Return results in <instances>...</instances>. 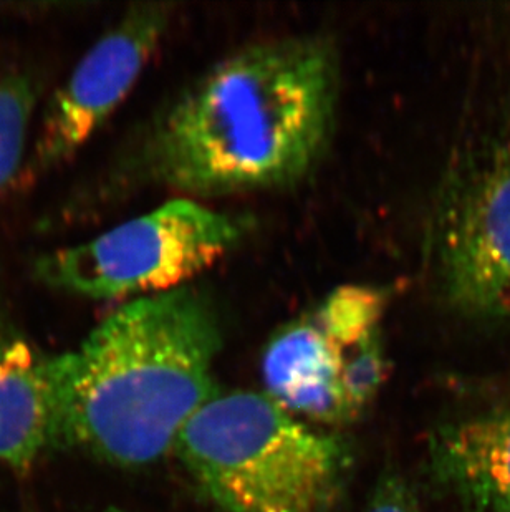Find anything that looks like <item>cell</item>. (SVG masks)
Returning <instances> with one entry per match:
<instances>
[{
    "mask_svg": "<svg viewBox=\"0 0 510 512\" xmlns=\"http://www.w3.org/2000/svg\"><path fill=\"white\" fill-rule=\"evenodd\" d=\"M37 102L39 85L30 73L0 72V191L25 166Z\"/></svg>",
    "mask_w": 510,
    "mask_h": 512,
    "instance_id": "10",
    "label": "cell"
},
{
    "mask_svg": "<svg viewBox=\"0 0 510 512\" xmlns=\"http://www.w3.org/2000/svg\"><path fill=\"white\" fill-rule=\"evenodd\" d=\"M247 224L189 198L173 199L90 241L45 252L34 277L92 300H128L188 287L242 241Z\"/></svg>",
    "mask_w": 510,
    "mask_h": 512,
    "instance_id": "4",
    "label": "cell"
},
{
    "mask_svg": "<svg viewBox=\"0 0 510 512\" xmlns=\"http://www.w3.org/2000/svg\"><path fill=\"white\" fill-rule=\"evenodd\" d=\"M171 5H131L80 58L53 93L25 173H49L67 163L125 102L169 27Z\"/></svg>",
    "mask_w": 510,
    "mask_h": 512,
    "instance_id": "7",
    "label": "cell"
},
{
    "mask_svg": "<svg viewBox=\"0 0 510 512\" xmlns=\"http://www.w3.org/2000/svg\"><path fill=\"white\" fill-rule=\"evenodd\" d=\"M434 486L461 512H510V405L477 411L429 436Z\"/></svg>",
    "mask_w": 510,
    "mask_h": 512,
    "instance_id": "8",
    "label": "cell"
},
{
    "mask_svg": "<svg viewBox=\"0 0 510 512\" xmlns=\"http://www.w3.org/2000/svg\"><path fill=\"white\" fill-rule=\"evenodd\" d=\"M342 62L323 35L262 40L221 58L154 120L143 165L186 196L295 186L332 145Z\"/></svg>",
    "mask_w": 510,
    "mask_h": 512,
    "instance_id": "1",
    "label": "cell"
},
{
    "mask_svg": "<svg viewBox=\"0 0 510 512\" xmlns=\"http://www.w3.org/2000/svg\"><path fill=\"white\" fill-rule=\"evenodd\" d=\"M57 448L52 355L0 325V463L29 469Z\"/></svg>",
    "mask_w": 510,
    "mask_h": 512,
    "instance_id": "9",
    "label": "cell"
},
{
    "mask_svg": "<svg viewBox=\"0 0 510 512\" xmlns=\"http://www.w3.org/2000/svg\"><path fill=\"white\" fill-rule=\"evenodd\" d=\"M363 512H421L418 494L401 471L388 466L380 474Z\"/></svg>",
    "mask_w": 510,
    "mask_h": 512,
    "instance_id": "11",
    "label": "cell"
},
{
    "mask_svg": "<svg viewBox=\"0 0 510 512\" xmlns=\"http://www.w3.org/2000/svg\"><path fill=\"white\" fill-rule=\"evenodd\" d=\"M222 343L216 307L189 285L116 307L52 355L57 446L120 468L156 463L216 395Z\"/></svg>",
    "mask_w": 510,
    "mask_h": 512,
    "instance_id": "2",
    "label": "cell"
},
{
    "mask_svg": "<svg viewBox=\"0 0 510 512\" xmlns=\"http://www.w3.org/2000/svg\"><path fill=\"white\" fill-rule=\"evenodd\" d=\"M385 312L355 292H335L290 320L265 347V395L302 421L348 425L378 397L388 378Z\"/></svg>",
    "mask_w": 510,
    "mask_h": 512,
    "instance_id": "5",
    "label": "cell"
},
{
    "mask_svg": "<svg viewBox=\"0 0 510 512\" xmlns=\"http://www.w3.org/2000/svg\"><path fill=\"white\" fill-rule=\"evenodd\" d=\"M439 287L449 305L510 320V140L462 166L434 224Z\"/></svg>",
    "mask_w": 510,
    "mask_h": 512,
    "instance_id": "6",
    "label": "cell"
},
{
    "mask_svg": "<svg viewBox=\"0 0 510 512\" xmlns=\"http://www.w3.org/2000/svg\"><path fill=\"white\" fill-rule=\"evenodd\" d=\"M173 451L224 512H332L352 466L345 441L259 392L216 393Z\"/></svg>",
    "mask_w": 510,
    "mask_h": 512,
    "instance_id": "3",
    "label": "cell"
}]
</instances>
